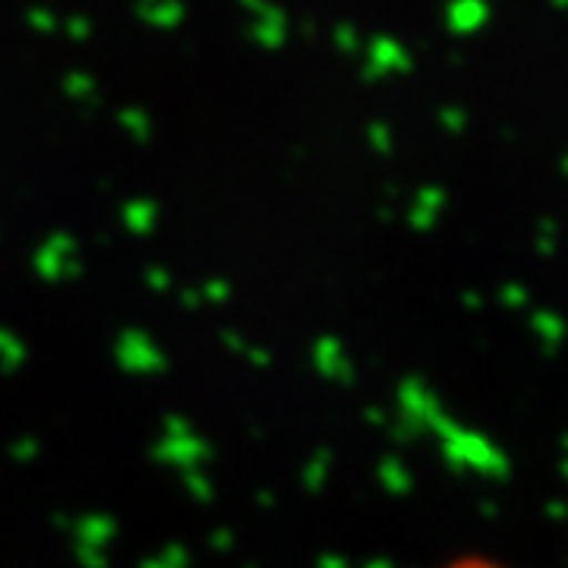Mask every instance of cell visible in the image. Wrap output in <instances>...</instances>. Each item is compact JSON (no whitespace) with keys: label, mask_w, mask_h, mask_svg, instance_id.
I'll list each match as a JSON object with an SVG mask.
<instances>
[{"label":"cell","mask_w":568,"mask_h":568,"mask_svg":"<svg viewBox=\"0 0 568 568\" xmlns=\"http://www.w3.org/2000/svg\"><path fill=\"white\" fill-rule=\"evenodd\" d=\"M489 0H448L446 3V22L452 32L458 36H470V32H480L489 22Z\"/></svg>","instance_id":"cell-1"},{"label":"cell","mask_w":568,"mask_h":568,"mask_svg":"<svg viewBox=\"0 0 568 568\" xmlns=\"http://www.w3.org/2000/svg\"><path fill=\"white\" fill-rule=\"evenodd\" d=\"M446 568H506L503 562H496V559H489V556H458V559H452Z\"/></svg>","instance_id":"cell-2"},{"label":"cell","mask_w":568,"mask_h":568,"mask_svg":"<svg viewBox=\"0 0 568 568\" xmlns=\"http://www.w3.org/2000/svg\"><path fill=\"white\" fill-rule=\"evenodd\" d=\"M549 3H552L556 10H562V13H568V0H549Z\"/></svg>","instance_id":"cell-3"}]
</instances>
